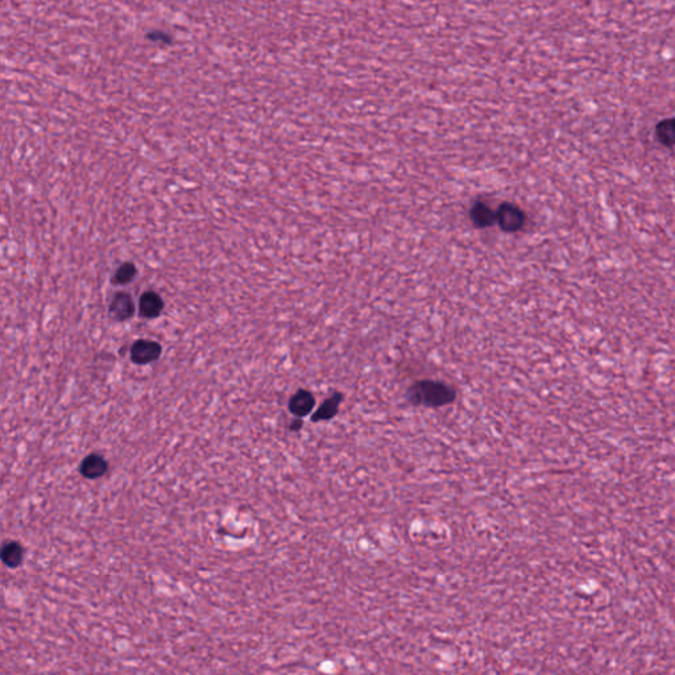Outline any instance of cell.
Segmentation results:
<instances>
[{
  "label": "cell",
  "instance_id": "cell-1",
  "mask_svg": "<svg viewBox=\"0 0 675 675\" xmlns=\"http://www.w3.org/2000/svg\"><path fill=\"white\" fill-rule=\"evenodd\" d=\"M409 399L415 405L439 408L455 400V392L444 383L424 380L409 389Z\"/></svg>",
  "mask_w": 675,
  "mask_h": 675
},
{
  "label": "cell",
  "instance_id": "cell-2",
  "mask_svg": "<svg viewBox=\"0 0 675 675\" xmlns=\"http://www.w3.org/2000/svg\"><path fill=\"white\" fill-rule=\"evenodd\" d=\"M161 352L162 347L156 341L139 339L131 347V360L135 364L144 365L156 361L161 356Z\"/></svg>",
  "mask_w": 675,
  "mask_h": 675
},
{
  "label": "cell",
  "instance_id": "cell-3",
  "mask_svg": "<svg viewBox=\"0 0 675 675\" xmlns=\"http://www.w3.org/2000/svg\"><path fill=\"white\" fill-rule=\"evenodd\" d=\"M496 220L502 227V230L506 232H516L520 229H522L525 223V216L517 206L504 203L499 209V211L496 213Z\"/></svg>",
  "mask_w": 675,
  "mask_h": 675
},
{
  "label": "cell",
  "instance_id": "cell-4",
  "mask_svg": "<svg viewBox=\"0 0 675 675\" xmlns=\"http://www.w3.org/2000/svg\"><path fill=\"white\" fill-rule=\"evenodd\" d=\"M108 313L113 319L117 322H124L129 321L136 313V306L132 296L126 292H119L116 293L110 303Z\"/></svg>",
  "mask_w": 675,
  "mask_h": 675
},
{
  "label": "cell",
  "instance_id": "cell-5",
  "mask_svg": "<svg viewBox=\"0 0 675 675\" xmlns=\"http://www.w3.org/2000/svg\"><path fill=\"white\" fill-rule=\"evenodd\" d=\"M164 310V301L156 292L148 290L139 300V314L145 319L158 318Z\"/></svg>",
  "mask_w": 675,
  "mask_h": 675
},
{
  "label": "cell",
  "instance_id": "cell-6",
  "mask_svg": "<svg viewBox=\"0 0 675 675\" xmlns=\"http://www.w3.org/2000/svg\"><path fill=\"white\" fill-rule=\"evenodd\" d=\"M314 406H316L314 396L309 390H305V389L298 390L289 401L290 413L293 416L300 417V418L310 415V412L314 409Z\"/></svg>",
  "mask_w": 675,
  "mask_h": 675
},
{
  "label": "cell",
  "instance_id": "cell-7",
  "mask_svg": "<svg viewBox=\"0 0 675 675\" xmlns=\"http://www.w3.org/2000/svg\"><path fill=\"white\" fill-rule=\"evenodd\" d=\"M108 470V463L99 454H91L82 460L79 471L81 475L86 479L94 480L99 479Z\"/></svg>",
  "mask_w": 675,
  "mask_h": 675
},
{
  "label": "cell",
  "instance_id": "cell-8",
  "mask_svg": "<svg viewBox=\"0 0 675 675\" xmlns=\"http://www.w3.org/2000/svg\"><path fill=\"white\" fill-rule=\"evenodd\" d=\"M23 560H24V549L19 542L10 541L3 545L1 560L7 567L16 569L23 563Z\"/></svg>",
  "mask_w": 675,
  "mask_h": 675
},
{
  "label": "cell",
  "instance_id": "cell-9",
  "mask_svg": "<svg viewBox=\"0 0 675 675\" xmlns=\"http://www.w3.org/2000/svg\"><path fill=\"white\" fill-rule=\"evenodd\" d=\"M341 403H342V394L341 393H336V394L331 396L327 400H325V403H322L316 409V413L312 416V421L313 422L329 421L332 417L336 416Z\"/></svg>",
  "mask_w": 675,
  "mask_h": 675
},
{
  "label": "cell",
  "instance_id": "cell-10",
  "mask_svg": "<svg viewBox=\"0 0 675 675\" xmlns=\"http://www.w3.org/2000/svg\"><path fill=\"white\" fill-rule=\"evenodd\" d=\"M656 136L660 143L666 146L675 145V117H669L660 122L656 127Z\"/></svg>",
  "mask_w": 675,
  "mask_h": 675
},
{
  "label": "cell",
  "instance_id": "cell-11",
  "mask_svg": "<svg viewBox=\"0 0 675 675\" xmlns=\"http://www.w3.org/2000/svg\"><path fill=\"white\" fill-rule=\"evenodd\" d=\"M471 216L477 227H488L496 220V214L484 203H476L471 210Z\"/></svg>",
  "mask_w": 675,
  "mask_h": 675
},
{
  "label": "cell",
  "instance_id": "cell-12",
  "mask_svg": "<svg viewBox=\"0 0 675 675\" xmlns=\"http://www.w3.org/2000/svg\"><path fill=\"white\" fill-rule=\"evenodd\" d=\"M136 273H137L136 265L133 263L126 261V263H123L122 265L117 267V269H116L115 273L111 277V283L114 285H117V287L127 285V284L132 283V280L135 278Z\"/></svg>",
  "mask_w": 675,
  "mask_h": 675
},
{
  "label": "cell",
  "instance_id": "cell-13",
  "mask_svg": "<svg viewBox=\"0 0 675 675\" xmlns=\"http://www.w3.org/2000/svg\"><path fill=\"white\" fill-rule=\"evenodd\" d=\"M301 428L302 419L300 418V417H297V419H294V421L290 424V426H289V429H290L292 431H298L300 429H301Z\"/></svg>",
  "mask_w": 675,
  "mask_h": 675
}]
</instances>
